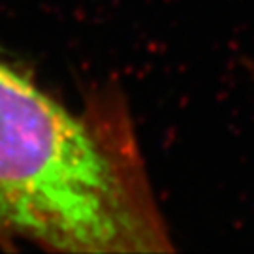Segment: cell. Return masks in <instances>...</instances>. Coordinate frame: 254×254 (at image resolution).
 <instances>
[{"mask_svg":"<svg viewBox=\"0 0 254 254\" xmlns=\"http://www.w3.org/2000/svg\"><path fill=\"white\" fill-rule=\"evenodd\" d=\"M0 239L70 254L173 251L123 108L75 111L0 63Z\"/></svg>","mask_w":254,"mask_h":254,"instance_id":"1","label":"cell"}]
</instances>
